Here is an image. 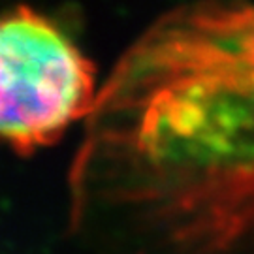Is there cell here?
Instances as JSON below:
<instances>
[{"label":"cell","instance_id":"2","mask_svg":"<svg viewBox=\"0 0 254 254\" xmlns=\"http://www.w3.org/2000/svg\"><path fill=\"white\" fill-rule=\"evenodd\" d=\"M94 66L55 23L30 8L0 13V143L28 154L89 117Z\"/></svg>","mask_w":254,"mask_h":254},{"label":"cell","instance_id":"1","mask_svg":"<svg viewBox=\"0 0 254 254\" xmlns=\"http://www.w3.org/2000/svg\"><path fill=\"white\" fill-rule=\"evenodd\" d=\"M73 220L119 254H254V0H196L132 44L89 113Z\"/></svg>","mask_w":254,"mask_h":254}]
</instances>
